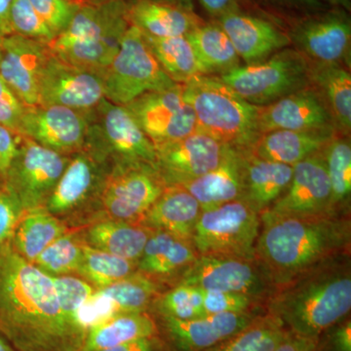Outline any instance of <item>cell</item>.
<instances>
[{
  "mask_svg": "<svg viewBox=\"0 0 351 351\" xmlns=\"http://www.w3.org/2000/svg\"><path fill=\"white\" fill-rule=\"evenodd\" d=\"M87 329L60 307L52 277L0 246V334L17 351H82Z\"/></svg>",
  "mask_w": 351,
  "mask_h": 351,
  "instance_id": "cell-1",
  "label": "cell"
},
{
  "mask_svg": "<svg viewBox=\"0 0 351 351\" xmlns=\"http://www.w3.org/2000/svg\"><path fill=\"white\" fill-rule=\"evenodd\" d=\"M350 230L348 216L295 218L263 212L256 257L278 288L350 252Z\"/></svg>",
  "mask_w": 351,
  "mask_h": 351,
  "instance_id": "cell-2",
  "label": "cell"
},
{
  "mask_svg": "<svg viewBox=\"0 0 351 351\" xmlns=\"http://www.w3.org/2000/svg\"><path fill=\"white\" fill-rule=\"evenodd\" d=\"M267 306V313L291 334L317 339L350 313V254L320 263L277 288Z\"/></svg>",
  "mask_w": 351,
  "mask_h": 351,
  "instance_id": "cell-3",
  "label": "cell"
},
{
  "mask_svg": "<svg viewBox=\"0 0 351 351\" xmlns=\"http://www.w3.org/2000/svg\"><path fill=\"white\" fill-rule=\"evenodd\" d=\"M124 0L82 2L68 27L48 43L53 55L103 75L130 23Z\"/></svg>",
  "mask_w": 351,
  "mask_h": 351,
  "instance_id": "cell-4",
  "label": "cell"
},
{
  "mask_svg": "<svg viewBox=\"0 0 351 351\" xmlns=\"http://www.w3.org/2000/svg\"><path fill=\"white\" fill-rule=\"evenodd\" d=\"M182 88L198 130L237 151H251L261 137L260 107L245 101L218 76H197Z\"/></svg>",
  "mask_w": 351,
  "mask_h": 351,
  "instance_id": "cell-5",
  "label": "cell"
},
{
  "mask_svg": "<svg viewBox=\"0 0 351 351\" xmlns=\"http://www.w3.org/2000/svg\"><path fill=\"white\" fill-rule=\"evenodd\" d=\"M218 77L245 101L258 107L311 85L309 62L299 51L290 48L258 63L240 64Z\"/></svg>",
  "mask_w": 351,
  "mask_h": 351,
  "instance_id": "cell-6",
  "label": "cell"
},
{
  "mask_svg": "<svg viewBox=\"0 0 351 351\" xmlns=\"http://www.w3.org/2000/svg\"><path fill=\"white\" fill-rule=\"evenodd\" d=\"M103 80L105 98L121 106L149 92L162 91L177 85L157 62L143 32L131 24Z\"/></svg>",
  "mask_w": 351,
  "mask_h": 351,
  "instance_id": "cell-7",
  "label": "cell"
},
{
  "mask_svg": "<svg viewBox=\"0 0 351 351\" xmlns=\"http://www.w3.org/2000/svg\"><path fill=\"white\" fill-rule=\"evenodd\" d=\"M261 214L237 199L202 210L191 243L200 256L257 258Z\"/></svg>",
  "mask_w": 351,
  "mask_h": 351,
  "instance_id": "cell-8",
  "label": "cell"
},
{
  "mask_svg": "<svg viewBox=\"0 0 351 351\" xmlns=\"http://www.w3.org/2000/svg\"><path fill=\"white\" fill-rule=\"evenodd\" d=\"M87 117L89 128L85 147L103 158L112 156L117 165L143 164L156 168V145L125 106L104 99Z\"/></svg>",
  "mask_w": 351,
  "mask_h": 351,
  "instance_id": "cell-9",
  "label": "cell"
},
{
  "mask_svg": "<svg viewBox=\"0 0 351 351\" xmlns=\"http://www.w3.org/2000/svg\"><path fill=\"white\" fill-rule=\"evenodd\" d=\"M177 284L195 286L202 291L240 293L267 302L277 286L258 258L200 256Z\"/></svg>",
  "mask_w": 351,
  "mask_h": 351,
  "instance_id": "cell-10",
  "label": "cell"
},
{
  "mask_svg": "<svg viewBox=\"0 0 351 351\" xmlns=\"http://www.w3.org/2000/svg\"><path fill=\"white\" fill-rule=\"evenodd\" d=\"M19 151L4 184L19 198L25 211L45 207L71 158L21 136Z\"/></svg>",
  "mask_w": 351,
  "mask_h": 351,
  "instance_id": "cell-11",
  "label": "cell"
},
{
  "mask_svg": "<svg viewBox=\"0 0 351 351\" xmlns=\"http://www.w3.org/2000/svg\"><path fill=\"white\" fill-rule=\"evenodd\" d=\"M166 186L154 166L119 164L104 182L101 201L112 218L135 223L143 219Z\"/></svg>",
  "mask_w": 351,
  "mask_h": 351,
  "instance_id": "cell-12",
  "label": "cell"
},
{
  "mask_svg": "<svg viewBox=\"0 0 351 351\" xmlns=\"http://www.w3.org/2000/svg\"><path fill=\"white\" fill-rule=\"evenodd\" d=\"M125 107L156 147L197 130L195 112L184 98L182 84L149 92Z\"/></svg>",
  "mask_w": 351,
  "mask_h": 351,
  "instance_id": "cell-13",
  "label": "cell"
},
{
  "mask_svg": "<svg viewBox=\"0 0 351 351\" xmlns=\"http://www.w3.org/2000/svg\"><path fill=\"white\" fill-rule=\"evenodd\" d=\"M105 98L103 75L66 63L51 53L38 85V106H60L87 113Z\"/></svg>",
  "mask_w": 351,
  "mask_h": 351,
  "instance_id": "cell-14",
  "label": "cell"
},
{
  "mask_svg": "<svg viewBox=\"0 0 351 351\" xmlns=\"http://www.w3.org/2000/svg\"><path fill=\"white\" fill-rule=\"evenodd\" d=\"M87 113L60 106L27 107L17 134L59 154L77 152L86 145Z\"/></svg>",
  "mask_w": 351,
  "mask_h": 351,
  "instance_id": "cell-15",
  "label": "cell"
},
{
  "mask_svg": "<svg viewBox=\"0 0 351 351\" xmlns=\"http://www.w3.org/2000/svg\"><path fill=\"white\" fill-rule=\"evenodd\" d=\"M228 145L200 130L157 145L156 168L166 186H180L218 167Z\"/></svg>",
  "mask_w": 351,
  "mask_h": 351,
  "instance_id": "cell-16",
  "label": "cell"
},
{
  "mask_svg": "<svg viewBox=\"0 0 351 351\" xmlns=\"http://www.w3.org/2000/svg\"><path fill=\"white\" fill-rule=\"evenodd\" d=\"M265 212L295 218L338 216L332 209L331 186L322 152L293 166L288 188Z\"/></svg>",
  "mask_w": 351,
  "mask_h": 351,
  "instance_id": "cell-17",
  "label": "cell"
},
{
  "mask_svg": "<svg viewBox=\"0 0 351 351\" xmlns=\"http://www.w3.org/2000/svg\"><path fill=\"white\" fill-rule=\"evenodd\" d=\"M313 63L350 64L351 24L341 11H332L300 23L291 43Z\"/></svg>",
  "mask_w": 351,
  "mask_h": 351,
  "instance_id": "cell-18",
  "label": "cell"
},
{
  "mask_svg": "<svg viewBox=\"0 0 351 351\" xmlns=\"http://www.w3.org/2000/svg\"><path fill=\"white\" fill-rule=\"evenodd\" d=\"M50 54L48 44L12 34L1 41L0 77L25 107L38 106V85Z\"/></svg>",
  "mask_w": 351,
  "mask_h": 351,
  "instance_id": "cell-19",
  "label": "cell"
},
{
  "mask_svg": "<svg viewBox=\"0 0 351 351\" xmlns=\"http://www.w3.org/2000/svg\"><path fill=\"white\" fill-rule=\"evenodd\" d=\"M258 129L261 135L276 130L337 131L324 99L313 85L260 107Z\"/></svg>",
  "mask_w": 351,
  "mask_h": 351,
  "instance_id": "cell-20",
  "label": "cell"
},
{
  "mask_svg": "<svg viewBox=\"0 0 351 351\" xmlns=\"http://www.w3.org/2000/svg\"><path fill=\"white\" fill-rule=\"evenodd\" d=\"M258 313L207 314L191 320L162 318V326L177 351H205L219 345L253 322Z\"/></svg>",
  "mask_w": 351,
  "mask_h": 351,
  "instance_id": "cell-21",
  "label": "cell"
},
{
  "mask_svg": "<svg viewBox=\"0 0 351 351\" xmlns=\"http://www.w3.org/2000/svg\"><path fill=\"white\" fill-rule=\"evenodd\" d=\"M218 24L232 41L240 60L258 63L284 49L291 38L271 23L232 10L218 18Z\"/></svg>",
  "mask_w": 351,
  "mask_h": 351,
  "instance_id": "cell-22",
  "label": "cell"
},
{
  "mask_svg": "<svg viewBox=\"0 0 351 351\" xmlns=\"http://www.w3.org/2000/svg\"><path fill=\"white\" fill-rule=\"evenodd\" d=\"M101 162L103 157L87 147L77 152L53 189L46 209L56 216L80 206L95 189L103 186L107 176L104 177Z\"/></svg>",
  "mask_w": 351,
  "mask_h": 351,
  "instance_id": "cell-23",
  "label": "cell"
},
{
  "mask_svg": "<svg viewBox=\"0 0 351 351\" xmlns=\"http://www.w3.org/2000/svg\"><path fill=\"white\" fill-rule=\"evenodd\" d=\"M337 134L335 129L270 131L262 134L249 152L265 160L294 166L321 154Z\"/></svg>",
  "mask_w": 351,
  "mask_h": 351,
  "instance_id": "cell-24",
  "label": "cell"
},
{
  "mask_svg": "<svg viewBox=\"0 0 351 351\" xmlns=\"http://www.w3.org/2000/svg\"><path fill=\"white\" fill-rule=\"evenodd\" d=\"M244 152L228 147L218 167L180 184L199 202L202 210L240 199L243 191Z\"/></svg>",
  "mask_w": 351,
  "mask_h": 351,
  "instance_id": "cell-25",
  "label": "cell"
},
{
  "mask_svg": "<svg viewBox=\"0 0 351 351\" xmlns=\"http://www.w3.org/2000/svg\"><path fill=\"white\" fill-rule=\"evenodd\" d=\"M201 212L199 202L188 191L169 186L147 210L141 223L191 241Z\"/></svg>",
  "mask_w": 351,
  "mask_h": 351,
  "instance_id": "cell-26",
  "label": "cell"
},
{
  "mask_svg": "<svg viewBox=\"0 0 351 351\" xmlns=\"http://www.w3.org/2000/svg\"><path fill=\"white\" fill-rule=\"evenodd\" d=\"M292 176L293 166L244 152L243 191L240 199L262 214L282 195Z\"/></svg>",
  "mask_w": 351,
  "mask_h": 351,
  "instance_id": "cell-27",
  "label": "cell"
},
{
  "mask_svg": "<svg viewBox=\"0 0 351 351\" xmlns=\"http://www.w3.org/2000/svg\"><path fill=\"white\" fill-rule=\"evenodd\" d=\"M197 257L191 241L154 230L138 260L137 271L154 280L177 274H180V279Z\"/></svg>",
  "mask_w": 351,
  "mask_h": 351,
  "instance_id": "cell-28",
  "label": "cell"
},
{
  "mask_svg": "<svg viewBox=\"0 0 351 351\" xmlns=\"http://www.w3.org/2000/svg\"><path fill=\"white\" fill-rule=\"evenodd\" d=\"M127 18L145 34L157 38L184 36L200 24L186 9L158 0H136L127 7Z\"/></svg>",
  "mask_w": 351,
  "mask_h": 351,
  "instance_id": "cell-29",
  "label": "cell"
},
{
  "mask_svg": "<svg viewBox=\"0 0 351 351\" xmlns=\"http://www.w3.org/2000/svg\"><path fill=\"white\" fill-rule=\"evenodd\" d=\"M158 335L154 318L145 313H115L87 328L82 351H101L115 346L152 338Z\"/></svg>",
  "mask_w": 351,
  "mask_h": 351,
  "instance_id": "cell-30",
  "label": "cell"
},
{
  "mask_svg": "<svg viewBox=\"0 0 351 351\" xmlns=\"http://www.w3.org/2000/svg\"><path fill=\"white\" fill-rule=\"evenodd\" d=\"M309 62V61H308ZM311 82L324 99L337 132L350 136L351 129V75L348 66L339 63H313Z\"/></svg>",
  "mask_w": 351,
  "mask_h": 351,
  "instance_id": "cell-31",
  "label": "cell"
},
{
  "mask_svg": "<svg viewBox=\"0 0 351 351\" xmlns=\"http://www.w3.org/2000/svg\"><path fill=\"white\" fill-rule=\"evenodd\" d=\"M152 232L142 223L119 219L101 221L88 230L87 245L137 263Z\"/></svg>",
  "mask_w": 351,
  "mask_h": 351,
  "instance_id": "cell-32",
  "label": "cell"
},
{
  "mask_svg": "<svg viewBox=\"0 0 351 351\" xmlns=\"http://www.w3.org/2000/svg\"><path fill=\"white\" fill-rule=\"evenodd\" d=\"M204 75L219 76L240 66V58L221 25H196L186 34Z\"/></svg>",
  "mask_w": 351,
  "mask_h": 351,
  "instance_id": "cell-33",
  "label": "cell"
},
{
  "mask_svg": "<svg viewBox=\"0 0 351 351\" xmlns=\"http://www.w3.org/2000/svg\"><path fill=\"white\" fill-rule=\"evenodd\" d=\"M66 226L45 207L27 210L13 233L11 245L27 262L36 258L55 240L63 237Z\"/></svg>",
  "mask_w": 351,
  "mask_h": 351,
  "instance_id": "cell-34",
  "label": "cell"
},
{
  "mask_svg": "<svg viewBox=\"0 0 351 351\" xmlns=\"http://www.w3.org/2000/svg\"><path fill=\"white\" fill-rule=\"evenodd\" d=\"M335 215L346 216L351 195V145L350 137L337 134L322 152Z\"/></svg>",
  "mask_w": 351,
  "mask_h": 351,
  "instance_id": "cell-35",
  "label": "cell"
},
{
  "mask_svg": "<svg viewBox=\"0 0 351 351\" xmlns=\"http://www.w3.org/2000/svg\"><path fill=\"white\" fill-rule=\"evenodd\" d=\"M145 36L161 68L177 84H184L204 75L186 36L167 38H152L147 34Z\"/></svg>",
  "mask_w": 351,
  "mask_h": 351,
  "instance_id": "cell-36",
  "label": "cell"
},
{
  "mask_svg": "<svg viewBox=\"0 0 351 351\" xmlns=\"http://www.w3.org/2000/svg\"><path fill=\"white\" fill-rule=\"evenodd\" d=\"M290 334L276 316L261 314L241 332L205 351H274Z\"/></svg>",
  "mask_w": 351,
  "mask_h": 351,
  "instance_id": "cell-37",
  "label": "cell"
},
{
  "mask_svg": "<svg viewBox=\"0 0 351 351\" xmlns=\"http://www.w3.org/2000/svg\"><path fill=\"white\" fill-rule=\"evenodd\" d=\"M154 279L135 272L119 282L96 291L94 295L112 304L115 313H144L157 295Z\"/></svg>",
  "mask_w": 351,
  "mask_h": 351,
  "instance_id": "cell-38",
  "label": "cell"
},
{
  "mask_svg": "<svg viewBox=\"0 0 351 351\" xmlns=\"http://www.w3.org/2000/svg\"><path fill=\"white\" fill-rule=\"evenodd\" d=\"M76 272L100 290L137 272V263L83 244L82 262Z\"/></svg>",
  "mask_w": 351,
  "mask_h": 351,
  "instance_id": "cell-39",
  "label": "cell"
},
{
  "mask_svg": "<svg viewBox=\"0 0 351 351\" xmlns=\"http://www.w3.org/2000/svg\"><path fill=\"white\" fill-rule=\"evenodd\" d=\"M82 252V243L73 235L64 234L50 244L32 263L48 276H68L77 271Z\"/></svg>",
  "mask_w": 351,
  "mask_h": 351,
  "instance_id": "cell-40",
  "label": "cell"
},
{
  "mask_svg": "<svg viewBox=\"0 0 351 351\" xmlns=\"http://www.w3.org/2000/svg\"><path fill=\"white\" fill-rule=\"evenodd\" d=\"M161 317L191 320L206 315L203 306V292L195 286L177 284L156 301Z\"/></svg>",
  "mask_w": 351,
  "mask_h": 351,
  "instance_id": "cell-41",
  "label": "cell"
},
{
  "mask_svg": "<svg viewBox=\"0 0 351 351\" xmlns=\"http://www.w3.org/2000/svg\"><path fill=\"white\" fill-rule=\"evenodd\" d=\"M51 277H52L53 283L56 289L60 307L64 315L73 322L84 326L80 320V313L83 306L93 297L95 294L93 286L85 282L82 279L73 276Z\"/></svg>",
  "mask_w": 351,
  "mask_h": 351,
  "instance_id": "cell-42",
  "label": "cell"
},
{
  "mask_svg": "<svg viewBox=\"0 0 351 351\" xmlns=\"http://www.w3.org/2000/svg\"><path fill=\"white\" fill-rule=\"evenodd\" d=\"M10 24L13 34L40 43H50L56 36L32 7L29 0H12Z\"/></svg>",
  "mask_w": 351,
  "mask_h": 351,
  "instance_id": "cell-43",
  "label": "cell"
},
{
  "mask_svg": "<svg viewBox=\"0 0 351 351\" xmlns=\"http://www.w3.org/2000/svg\"><path fill=\"white\" fill-rule=\"evenodd\" d=\"M205 313H258V308L267 302L253 295L240 293L202 291Z\"/></svg>",
  "mask_w": 351,
  "mask_h": 351,
  "instance_id": "cell-44",
  "label": "cell"
},
{
  "mask_svg": "<svg viewBox=\"0 0 351 351\" xmlns=\"http://www.w3.org/2000/svg\"><path fill=\"white\" fill-rule=\"evenodd\" d=\"M29 2L56 36L68 27L82 3L80 0H29Z\"/></svg>",
  "mask_w": 351,
  "mask_h": 351,
  "instance_id": "cell-45",
  "label": "cell"
},
{
  "mask_svg": "<svg viewBox=\"0 0 351 351\" xmlns=\"http://www.w3.org/2000/svg\"><path fill=\"white\" fill-rule=\"evenodd\" d=\"M25 212L19 198L3 184L0 188V246L11 241Z\"/></svg>",
  "mask_w": 351,
  "mask_h": 351,
  "instance_id": "cell-46",
  "label": "cell"
},
{
  "mask_svg": "<svg viewBox=\"0 0 351 351\" xmlns=\"http://www.w3.org/2000/svg\"><path fill=\"white\" fill-rule=\"evenodd\" d=\"M25 106L0 77V125L17 133Z\"/></svg>",
  "mask_w": 351,
  "mask_h": 351,
  "instance_id": "cell-47",
  "label": "cell"
},
{
  "mask_svg": "<svg viewBox=\"0 0 351 351\" xmlns=\"http://www.w3.org/2000/svg\"><path fill=\"white\" fill-rule=\"evenodd\" d=\"M313 351H351V321L343 319L316 339Z\"/></svg>",
  "mask_w": 351,
  "mask_h": 351,
  "instance_id": "cell-48",
  "label": "cell"
},
{
  "mask_svg": "<svg viewBox=\"0 0 351 351\" xmlns=\"http://www.w3.org/2000/svg\"><path fill=\"white\" fill-rule=\"evenodd\" d=\"M17 133L0 125V179H4L19 151Z\"/></svg>",
  "mask_w": 351,
  "mask_h": 351,
  "instance_id": "cell-49",
  "label": "cell"
},
{
  "mask_svg": "<svg viewBox=\"0 0 351 351\" xmlns=\"http://www.w3.org/2000/svg\"><path fill=\"white\" fill-rule=\"evenodd\" d=\"M101 351H165V350H164L163 343L156 336L152 338L138 339V341Z\"/></svg>",
  "mask_w": 351,
  "mask_h": 351,
  "instance_id": "cell-50",
  "label": "cell"
},
{
  "mask_svg": "<svg viewBox=\"0 0 351 351\" xmlns=\"http://www.w3.org/2000/svg\"><path fill=\"white\" fill-rule=\"evenodd\" d=\"M316 339L302 338L290 334L274 351H313Z\"/></svg>",
  "mask_w": 351,
  "mask_h": 351,
  "instance_id": "cell-51",
  "label": "cell"
},
{
  "mask_svg": "<svg viewBox=\"0 0 351 351\" xmlns=\"http://www.w3.org/2000/svg\"><path fill=\"white\" fill-rule=\"evenodd\" d=\"M234 1L235 0H199L205 11L216 18L234 10Z\"/></svg>",
  "mask_w": 351,
  "mask_h": 351,
  "instance_id": "cell-52",
  "label": "cell"
},
{
  "mask_svg": "<svg viewBox=\"0 0 351 351\" xmlns=\"http://www.w3.org/2000/svg\"><path fill=\"white\" fill-rule=\"evenodd\" d=\"M12 0H0V38L13 34L10 24V9Z\"/></svg>",
  "mask_w": 351,
  "mask_h": 351,
  "instance_id": "cell-53",
  "label": "cell"
},
{
  "mask_svg": "<svg viewBox=\"0 0 351 351\" xmlns=\"http://www.w3.org/2000/svg\"><path fill=\"white\" fill-rule=\"evenodd\" d=\"M0 351H17L1 334H0Z\"/></svg>",
  "mask_w": 351,
  "mask_h": 351,
  "instance_id": "cell-54",
  "label": "cell"
},
{
  "mask_svg": "<svg viewBox=\"0 0 351 351\" xmlns=\"http://www.w3.org/2000/svg\"><path fill=\"white\" fill-rule=\"evenodd\" d=\"M325 1L334 4V5L343 7L346 10H350V0H325Z\"/></svg>",
  "mask_w": 351,
  "mask_h": 351,
  "instance_id": "cell-55",
  "label": "cell"
},
{
  "mask_svg": "<svg viewBox=\"0 0 351 351\" xmlns=\"http://www.w3.org/2000/svg\"><path fill=\"white\" fill-rule=\"evenodd\" d=\"M297 1L307 4V5H317L318 4L317 0H297Z\"/></svg>",
  "mask_w": 351,
  "mask_h": 351,
  "instance_id": "cell-56",
  "label": "cell"
},
{
  "mask_svg": "<svg viewBox=\"0 0 351 351\" xmlns=\"http://www.w3.org/2000/svg\"><path fill=\"white\" fill-rule=\"evenodd\" d=\"M80 2H101L105 0H80Z\"/></svg>",
  "mask_w": 351,
  "mask_h": 351,
  "instance_id": "cell-57",
  "label": "cell"
},
{
  "mask_svg": "<svg viewBox=\"0 0 351 351\" xmlns=\"http://www.w3.org/2000/svg\"><path fill=\"white\" fill-rule=\"evenodd\" d=\"M1 41L2 38H0V59H1Z\"/></svg>",
  "mask_w": 351,
  "mask_h": 351,
  "instance_id": "cell-58",
  "label": "cell"
}]
</instances>
